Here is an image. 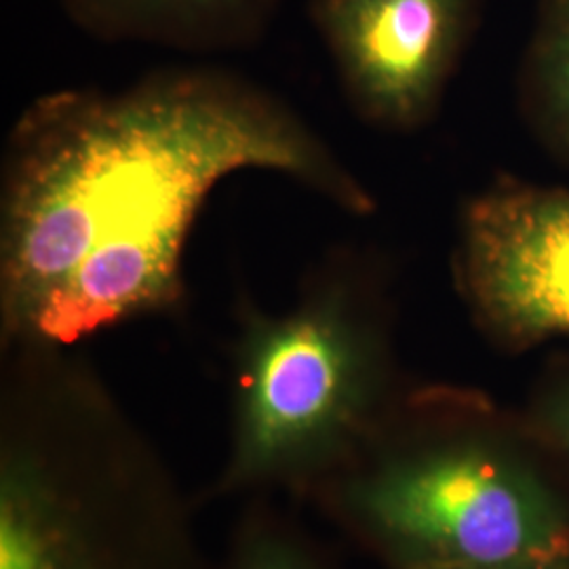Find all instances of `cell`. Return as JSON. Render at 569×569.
I'll return each instance as SVG.
<instances>
[{
  "label": "cell",
  "instance_id": "cell-1",
  "mask_svg": "<svg viewBox=\"0 0 569 569\" xmlns=\"http://www.w3.org/2000/svg\"><path fill=\"white\" fill-rule=\"evenodd\" d=\"M243 171L298 183L348 216L376 201L305 117L220 66L37 98L0 167V346L79 348L180 317L186 249L216 188Z\"/></svg>",
  "mask_w": 569,
  "mask_h": 569
},
{
  "label": "cell",
  "instance_id": "cell-2",
  "mask_svg": "<svg viewBox=\"0 0 569 569\" xmlns=\"http://www.w3.org/2000/svg\"><path fill=\"white\" fill-rule=\"evenodd\" d=\"M197 507L77 348L0 346V569H213Z\"/></svg>",
  "mask_w": 569,
  "mask_h": 569
},
{
  "label": "cell",
  "instance_id": "cell-3",
  "mask_svg": "<svg viewBox=\"0 0 569 569\" xmlns=\"http://www.w3.org/2000/svg\"><path fill=\"white\" fill-rule=\"evenodd\" d=\"M395 352L390 277L378 256L340 244L272 310L239 293L228 348L224 458L201 502L308 496L406 392Z\"/></svg>",
  "mask_w": 569,
  "mask_h": 569
},
{
  "label": "cell",
  "instance_id": "cell-4",
  "mask_svg": "<svg viewBox=\"0 0 569 569\" xmlns=\"http://www.w3.org/2000/svg\"><path fill=\"white\" fill-rule=\"evenodd\" d=\"M306 507L387 569L569 568V505L462 388L407 387Z\"/></svg>",
  "mask_w": 569,
  "mask_h": 569
},
{
  "label": "cell",
  "instance_id": "cell-5",
  "mask_svg": "<svg viewBox=\"0 0 569 569\" xmlns=\"http://www.w3.org/2000/svg\"><path fill=\"white\" fill-rule=\"evenodd\" d=\"M453 287L491 345L569 338V190L498 178L460 211Z\"/></svg>",
  "mask_w": 569,
  "mask_h": 569
},
{
  "label": "cell",
  "instance_id": "cell-6",
  "mask_svg": "<svg viewBox=\"0 0 569 569\" xmlns=\"http://www.w3.org/2000/svg\"><path fill=\"white\" fill-rule=\"evenodd\" d=\"M481 0H308L352 112L388 133L432 121L479 20Z\"/></svg>",
  "mask_w": 569,
  "mask_h": 569
},
{
  "label": "cell",
  "instance_id": "cell-7",
  "mask_svg": "<svg viewBox=\"0 0 569 569\" xmlns=\"http://www.w3.org/2000/svg\"><path fill=\"white\" fill-rule=\"evenodd\" d=\"M283 0H60L63 13L98 41L152 44L209 56L262 41Z\"/></svg>",
  "mask_w": 569,
  "mask_h": 569
},
{
  "label": "cell",
  "instance_id": "cell-8",
  "mask_svg": "<svg viewBox=\"0 0 569 569\" xmlns=\"http://www.w3.org/2000/svg\"><path fill=\"white\" fill-rule=\"evenodd\" d=\"M536 140L569 167V0H542L519 81Z\"/></svg>",
  "mask_w": 569,
  "mask_h": 569
},
{
  "label": "cell",
  "instance_id": "cell-9",
  "mask_svg": "<svg viewBox=\"0 0 569 569\" xmlns=\"http://www.w3.org/2000/svg\"><path fill=\"white\" fill-rule=\"evenodd\" d=\"M281 498L239 505L213 569H342L321 540Z\"/></svg>",
  "mask_w": 569,
  "mask_h": 569
},
{
  "label": "cell",
  "instance_id": "cell-10",
  "mask_svg": "<svg viewBox=\"0 0 569 569\" xmlns=\"http://www.w3.org/2000/svg\"><path fill=\"white\" fill-rule=\"evenodd\" d=\"M531 425L533 432L569 465V369L540 392Z\"/></svg>",
  "mask_w": 569,
  "mask_h": 569
},
{
  "label": "cell",
  "instance_id": "cell-11",
  "mask_svg": "<svg viewBox=\"0 0 569 569\" xmlns=\"http://www.w3.org/2000/svg\"><path fill=\"white\" fill-rule=\"evenodd\" d=\"M479 569H569V568H536V566H509V568H479Z\"/></svg>",
  "mask_w": 569,
  "mask_h": 569
}]
</instances>
